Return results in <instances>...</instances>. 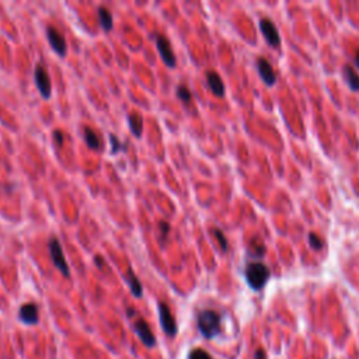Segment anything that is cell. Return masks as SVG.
<instances>
[{
  "label": "cell",
  "instance_id": "6da1fadb",
  "mask_svg": "<svg viewBox=\"0 0 359 359\" xmlns=\"http://www.w3.org/2000/svg\"><path fill=\"white\" fill-rule=\"evenodd\" d=\"M198 330L205 338L212 340L221 333V315L215 310L207 309L198 313Z\"/></svg>",
  "mask_w": 359,
  "mask_h": 359
},
{
  "label": "cell",
  "instance_id": "7a4b0ae2",
  "mask_svg": "<svg viewBox=\"0 0 359 359\" xmlns=\"http://www.w3.org/2000/svg\"><path fill=\"white\" fill-rule=\"evenodd\" d=\"M270 268L263 263H250L246 268L247 284L254 290L263 289L270 279Z\"/></svg>",
  "mask_w": 359,
  "mask_h": 359
},
{
  "label": "cell",
  "instance_id": "3957f363",
  "mask_svg": "<svg viewBox=\"0 0 359 359\" xmlns=\"http://www.w3.org/2000/svg\"><path fill=\"white\" fill-rule=\"evenodd\" d=\"M48 247H49V254L54 265L57 267L59 271L62 272L65 277L69 278V265L66 263V259H65V254H63L62 250V244L59 243V240L55 239V237L50 239L49 243H48Z\"/></svg>",
  "mask_w": 359,
  "mask_h": 359
},
{
  "label": "cell",
  "instance_id": "277c9868",
  "mask_svg": "<svg viewBox=\"0 0 359 359\" xmlns=\"http://www.w3.org/2000/svg\"><path fill=\"white\" fill-rule=\"evenodd\" d=\"M34 80H35V86H37L39 94L42 95V98L48 100L50 98L52 94V83H50V77L48 75V72L44 68V65L38 63L34 70Z\"/></svg>",
  "mask_w": 359,
  "mask_h": 359
},
{
  "label": "cell",
  "instance_id": "5b68a950",
  "mask_svg": "<svg viewBox=\"0 0 359 359\" xmlns=\"http://www.w3.org/2000/svg\"><path fill=\"white\" fill-rule=\"evenodd\" d=\"M159 316H160V324L163 327V331L169 337H176L178 327H177L176 319L171 313L170 307L166 303H159Z\"/></svg>",
  "mask_w": 359,
  "mask_h": 359
},
{
  "label": "cell",
  "instance_id": "8992f818",
  "mask_svg": "<svg viewBox=\"0 0 359 359\" xmlns=\"http://www.w3.org/2000/svg\"><path fill=\"white\" fill-rule=\"evenodd\" d=\"M156 46H158L159 54L163 59L164 65L167 68H176V55H174V50L171 48L170 41L167 39V37H164L163 34H158L156 35Z\"/></svg>",
  "mask_w": 359,
  "mask_h": 359
},
{
  "label": "cell",
  "instance_id": "52a82bcc",
  "mask_svg": "<svg viewBox=\"0 0 359 359\" xmlns=\"http://www.w3.org/2000/svg\"><path fill=\"white\" fill-rule=\"evenodd\" d=\"M46 38H48V42L55 54H58L61 58L66 57V50H68L66 39L55 27H52V25L46 27Z\"/></svg>",
  "mask_w": 359,
  "mask_h": 359
},
{
  "label": "cell",
  "instance_id": "ba28073f",
  "mask_svg": "<svg viewBox=\"0 0 359 359\" xmlns=\"http://www.w3.org/2000/svg\"><path fill=\"white\" fill-rule=\"evenodd\" d=\"M260 28H261V32L264 35L265 41L268 44L277 48L278 45L281 44V37H279V32H278V28L275 27V24L272 23L270 19H261L260 21Z\"/></svg>",
  "mask_w": 359,
  "mask_h": 359
},
{
  "label": "cell",
  "instance_id": "9c48e42d",
  "mask_svg": "<svg viewBox=\"0 0 359 359\" xmlns=\"http://www.w3.org/2000/svg\"><path fill=\"white\" fill-rule=\"evenodd\" d=\"M133 327H135V331H136V334H138V337L140 338V341L143 342V345H146L147 348H151L156 345V337L151 333L149 324H147L143 319H138V320L135 322V326H133Z\"/></svg>",
  "mask_w": 359,
  "mask_h": 359
},
{
  "label": "cell",
  "instance_id": "30bf717a",
  "mask_svg": "<svg viewBox=\"0 0 359 359\" xmlns=\"http://www.w3.org/2000/svg\"><path fill=\"white\" fill-rule=\"evenodd\" d=\"M20 322L28 324V326H35L39 322V315H38V306L34 303H25L19 310Z\"/></svg>",
  "mask_w": 359,
  "mask_h": 359
},
{
  "label": "cell",
  "instance_id": "8fae6325",
  "mask_svg": "<svg viewBox=\"0 0 359 359\" xmlns=\"http://www.w3.org/2000/svg\"><path fill=\"white\" fill-rule=\"evenodd\" d=\"M257 69H259V73L263 79V82L267 84V86H274L277 83V75L275 72L272 69L271 63L268 62L265 58H259L257 59Z\"/></svg>",
  "mask_w": 359,
  "mask_h": 359
},
{
  "label": "cell",
  "instance_id": "7c38bea8",
  "mask_svg": "<svg viewBox=\"0 0 359 359\" xmlns=\"http://www.w3.org/2000/svg\"><path fill=\"white\" fill-rule=\"evenodd\" d=\"M207 82L211 88V91L214 93L216 97H223L225 95V84L222 82L221 76L218 75L214 70H209L207 73Z\"/></svg>",
  "mask_w": 359,
  "mask_h": 359
},
{
  "label": "cell",
  "instance_id": "4fadbf2b",
  "mask_svg": "<svg viewBox=\"0 0 359 359\" xmlns=\"http://www.w3.org/2000/svg\"><path fill=\"white\" fill-rule=\"evenodd\" d=\"M128 125H129V129L131 132L136 136V138H140L142 136V132H143V118L142 115L136 111H133L128 115Z\"/></svg>",
  "mask_w": 359,
  "mask_h": 359
},
{
  "label": "cell",
  "instance_id": "5bb4252c",
  "mask_svg": "<svg viewBox=\"0 0 359 359\" xmlns=\"http://www.w3.org/2000/svg\"><path fill=\"white\" fill-rule=\"evenodd\" d=\"M342 72H344V77H345V80H347L348 86L351 87V90L359 91V75L358 72L355 70V68H352L351 65H345Z\"/></svg>",
  "mask_w": 359,
  "mask_h": 359
},
{
  "label": "cell",
  "instance_id": "9a60e30c",
  "mask_svg": "<svg viewBox=\"0 0 359 359\" xmlns=\"http://www.w3.org/2000/svg\"><path fill=\"white\" fill-rule=\"evenodd\" d=\"M126 277H128V285L131 288V292L135 297H142L143 295V286L140 284V281L138 279V277L133 274V271L129 268L126 271Z\"/></svg>",
  "mask_w": 359,
  "mask_h": 359
},
{
  "label": "cell",
  "instance_id": "2e32d148",
  "mask_svg": "<svg viewBox=\"0 0 359 359\" xmlns=\"http://www.w3.org/2000/svg\"><path fill=\"white\" fill-rule=\"evenodd\" d=\"M98 19H100V24L102 27L104 31H111L114 27V20L113 14L108 10L107 7L100 6L98 7Z\"/></svg>",
  "mask_w": 359,
  "mask_h": 359
},
{
  "label": "cell",
  "instance_id": "e0dca14e",
  "mask_svg": "<svg viewBox=\"0 0 359 359\" xmlns=\"http://www.w3.org/2000/svg\"><path fill=\"white\" fill-rule=\"evenodd\" d=\"M84 140L90 149H94V150H100L101 149V139L100 136L95 133L94 129L84 126Z\"/></svg>",
  "mask_w": 359,
  "mask_h": 359
},
{
  "label": "cell",
  "instance_id": "ac0fdd59",
  "mask_svg": "<svg viewBox=\"0 0 359 359\" xmlns=\"http://www.w3.org/2000/svg\"><path fill=\"white\" fill-rule=\"evenodd\" d=\"M177 97L183 101V102H185V104H188L191 98H192L189 88L187 87V86H184V84H180V86L177 87Z\"/></svg>",
  "mask_w": 359,
  "mask_h": 359
},
{
  "label": "cell",
  "instance_id": "d6986e66",
  "mask_svg": "<svg viewBox=\"0 0 359 359\" xmlns=\"http://www.w3.org/2000/svg\"><path fill=\"white\" fill-rule=\"evenodd\" d=\"M110 142H111V155H117L118 151L126 150V146L122 145L114 133H110Z\"/></svg>",
  "mask_w": 359,
  "mask_h": 359
},
{
  "label": "cell",
  "instance_id": "ffe728a7",
  "mask_svg": "<svg viewBox=\"0 0 359 359\" xmlns=\"http://www.w3.org/2000/svg\"><path fill=\"white\" fill-rule=\"evenodd\" d=\"M250 250H251L255 255H259V257H263L265 254V246L260 239L252 240L251 244H250Z\"/></svg>",
  "mask_w": 359,
  "mask_h": 359
},
{
  "label": "cell",
  "instance_id": "44dd1931",
  "mask_svg": "<svg viewBox=\"0 0 359 359\" xmlns=\"http://www.w3.org/2000/svg\"><path fill=\"white\" fill-rule=\"evenodd\" d=\"M188 359H214V358H212L205 349H202V348H196V349H192V351L189 352Z\"/></svg>",
  "mask_w": 359,
  "mask_h": 359
},
{
  "label": "cell",
  "instance_id": "7402d4cb",
  "mask_svg": "<svg viewBox=\"0 0 359 359\" xmlns=\"http://www.w3.org/2000/svg\"><path fill=\"white\" fill-rule=\"evenodd\" d=\"M309 243H310V247H313L315 250H322L323 246H324V241H323V240L320 239L316 233L309 234Z\"/></svg>",
  "mask_w": 359,
  "mask_h": 359
},
{
  "label": "cell",
  "instance_id": "603a6c76",
  "mask_svg": "<svg viewBox=\"0 0 359 359\" xmlns=\"http://www.w3.org/2000/svg\"><path fill=\"white\" fill-rule=\"evenodd\" d=\"M214 234L216 240L219 241V246H221L222 251H227V239L225 237V234L222 233V230L219 229H214Z\"/></svg>",
  "mask_w": 359,
  "mask_h": 359
},
{
  "label": "cell",
  "instance_id": "cb8c5ba5",
  "mask_svg": "<svg viewBox=\"0 0 359 359\" xmlns=\"http://www.w3.org/2000/svg\"><path fill=\"white\" fill-rule=\"evenodd\" d=\"M159 229H160V236L166 239L169 232H170V225H169L167 222H160V223H159Z\"/></svg>",
  "mask_w": 359,
  "mask_h": 359
},
{
  "label": "cell",
  "instance_id": "d4e9b609",
  "mask_svg": "<svg viewBox=\"0 0 359 359\" xmlns=\"http://www.w3.org/2000/svg\"><path fill=\"white\" fill-rule=\"evenodd\" d=\"M254 359H268V358H267V353H265L264 349H263V348H259V349L255 351V353H254Z\"/></svg>",
  "mask_w": 359,
  "mask_h": 359
},
{
  "label": "cell",
  "instance_id": "484cf974",
  "mask_svg": "<svg viewBox=\"0 0 359 359\" xmlns=\"http://www.w3.org/2000/svg\"><path fill=\"white\" fill-rule=\"evenodd\" d=\"M54 138H55V140L58 142V145H63V133L61 132V131H55V132H54Z\"/></svg>",
  "mask_w": 359,
  "mask_h": 359
},
{
  "label": "cell",
  "instance_id": "4316f807",
  "mask_svg": "<svg viewBox=\"0 0 359 359\" xmlns=\"http://www.w3.org/2000/svg\"><path fill=\"white\" fill-rule=\"evenodd\" d=\"M355 65H356V68H359V49L356 50V57H355Z\"/></svg>",
  "mask_w": 359,
  "mask_h": 359
}]
</instances>
